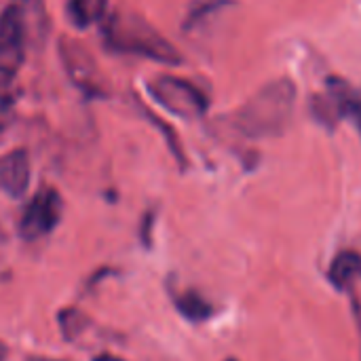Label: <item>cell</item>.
<instances>
[{
	"label": "cell",
	"mask_w": 361,
	"mask_h": 361,
	"mask_svg": "<svg viewBox=\"0 0 361 361\" xmlns=\"http://www.w3.org/2000/svg\"><path fill=\"white\" fill-rule=\"evenodd\" d=\"M296 87L290 78H277L256 91L235 114L233 127L245 137H275L290 125Z\"/></svg>",
	"instance_id": "1"
},
{
	"label": "cell",
	"mask_w": 361,
	"mask_h": 361,
	"mask_svg": "<svg viewBox=\"0 0 361 361\" xmlns=\"http://www.w3.org/2000/svg\"><path fill=\"white\" fill-rule=\"evenodd\" d=\"M47 30V17L40 0H13L0 13V63L15 68L32 36L40 38Z\"/></svg>",
	"instance_id": "2"
},
{
	"label": "cell",
	"mask_w": 361,
	"mask_h": 361,
	"mask_svg": "<svg viewBox=\"0 0 361 361\" xmlns=\"http://www.w3.org/2000/svg\"><path fill=\"white\" fill-rule=\"evenodd\" d=\"M106 42L118 53H133L171 66L182 61L178 49L169 40H165L154 27H150L142 17L116 15L108 23Z\"/></svg>",
	"instance_id": "3"
},
{
	"label": "cell",
	"mask_w": 361,
	"mask_h": 361,
	"mask_svg": "<svg viewBox=\"0 0 361 361\" xmlns=\"http://www.w3.org/2000/svg\"><path fill=\"white\" fill-rule=\"evenodd\" d=\"M311 110L326 127H336L341 121L349 118L361 131V89L341 76H330L326 91L311 97Z\"/></svg>",
	"instance_id": "4"
},
{
	"label": "cell",
	"mask_w": 361,
	"mask_h": 361,
	"mask_svg": "<svg viewBox=\"0 0 361 361\" xmlns=\"http://www.w3.org/2000/svg\"><path fill=\"white\" fill-rule=\"evenodd\" d=\"M152 97L171 114L182 116V118H197L201 114H205L207 110V97L205 93L178 76H169V74H161L157 78L150 80L148 85Z\"/></svg>",
	"instance_id": "5"
},
{
	"label": "cell",
	"mask_w": 361,
	"mask_h": 361,
	"mask_svg": "<svg viewBox=\"0 0 361 361\" xmlns=\"http://www.w3.org/2000/svg\"><path fill=\"white\" fill-rule=\"evenodd\" d=\"M61 197L53 188H42L23 209L19 220V235L27 241L49 235L61 220Z\"/></svg>",
	"instance_id": "6"
},
{
	"label": "cell",
	"mask_w": 361,
	"mask_h": 361,
	"mask_svg": "<svg viewBox=\"0 0 361 361\" xmlns=\"http://www.w3.org/2000/svg\"><path fill=\"white\" fill-rule=\"evenodd\" d=\"M30 184V159L25 150H13L0 159V190L21 197Z\"/></svg>",
	"instance_id": "7"
},
{
	"label": "cell",
	"mask_w": 361,
	"mask_h": 361,
	"mask_svg": "<svg viewBox=\"0 0 361 361\" xmlns=\"http://www.w3.org/2000/svg\"><path fill=\"white\" fill-rule=\"evenodd\" d=\"M61 57L66 61V68L72 76V80L82 87L87 93H102V87L97 85V72L95 63L89 59L87 53H82L80 47L74 42H61Z\"/></svg>",
	"instance_id": "8"
},
{
	"label": "cell",
	"mask_w": 361,
	"mask_h": 361,
	"mask_svg": "<svg viewBox=\"0 0 361 361\" xmlns=\"http://www.w3.org/2000/svg\"><path fill=\"white\" fill-rule=\"evenodd\" d=\"M328 279L336 290L351 292L353 286L361 279V254L353 250L341 252L328 271Z\"/></svg>",
	"instance_id": "9"
},
{
	"label": "cell",
	"mask_w": 361,
	"mask_h": 361,
	"mask_svg": "<svg viewBox=\"0 0 361 361\" xmlns=\"http://www.w3.org/2000/svg\"><path fill=\"white\" fill-rule=\"evenodd\" d=\"M108 0H68V17L76 27H89L106 15Z\"/></svg>",
	"instance_id": "10"
},
{
	"label": "cell",
	"mask_w": 361,
	"mask_h": 361,
	"mask_svg": "<svg viewBox=\"0 0 361 361\" xmlns=\"http://www.w3.org/2000/svg\"><path fill=\"white\" fill-rule=\"evenodd\" d=\"M176 307L190 322H203V319L212 317V313H214L212 305L203 296H199L197 292H182V294H178L176 296Z\"/></svg>",
	"instance_id": "11"
},
{
	"label": "cell",
	"mask_w": 361,
	"mask_h": 361,
	"mask_svg": "<svg viewBox=\"0 0 361 361\" xmlns=\"http://www.w3.org/2000/svg\"><path fill=\"white\" fill-rule=\"evenodd\" d=\"M231 2L233 0H199V2H195L192 4V11L188 13L186 25H195V23L203 21L209 13H214V11H218V8H222V6H226Z\"/></svg>",
	"instance_id": "12"
},
{
	"label": "cell",
	"mask_w": 361,
	"mask_h": 361,
	"mask_svg": "<svg viewBox=\"0 0 361 361\" xmlns=\"http://www.w3.org/2000/svg\"><path fill=\"white\" fill-rule=\"evenodd\" d=\"M13 85H15V70L0 63V99H11Z\"/></svg>",
	"instance_id": "13"
},
{
	"label": "cell",
	"mask_w": 361,
	"mask_h": 361,
	"mask_svg": "<svg viewBox=\"0 0 361 361\" xmlns=\"http://www.w3.org/2000/svg\"><path fill=\"white\" fill-rule=\"evenodd\" d=\"M11 121V99H0V131Z\"/></svg>",
	"instance_id": "14"
},
{
	"label": "cell",
	"mask_w": 361,
	"mask_h": 361,
	"mask_svg": "<svg viewBox=\"0 0 361 361\" xmlns=\"http://www.w3.org/2000/svg\"><path fill=\"white\" fill-rule=\"evenodd\" d=\"M6 357V345L4 343H0V361Z\"/></svg>",
	"instance_id": "15"
},
{
	"label": "cell",
	"mask_w": 361,
	"mask_h": 361,
	"mask_svg": "<svg viewBox=\"0 0 361 361\" xmlns=\"http://www.w3.org/2000/svg\"><path fill=\"white\" fill-rule=\"evenodd\" d=\"M27 361H59V360H49V357H30Z\"/></svg>",
	"instance_id": "16"
},
{
	"label": "cell",
	"mask_w": 361,
	"mask_h": 361,
	"mask_svg": "<svg viewBox=\"0 0 361 361\" xmlns=\"http://www.w3.org/2000/svg\"><path fill=\"white\" fill-rule=\"evenodd\" d=\"M228 361H235V360H228Z\"/></svg>",
	"instance_id": "17"
}]
</instances>
